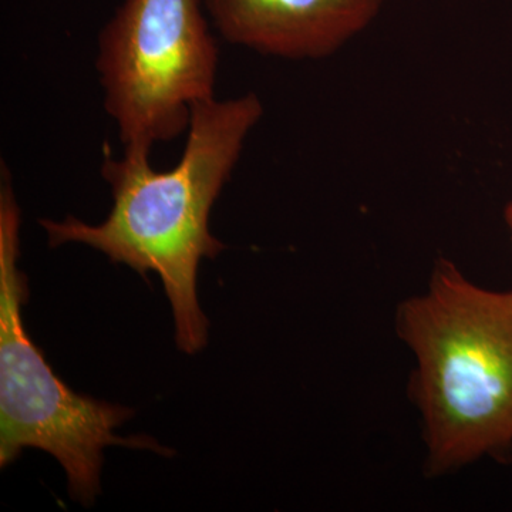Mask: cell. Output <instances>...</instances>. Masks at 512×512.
Here are the masks:
<instances>
[{"label":"cell","instance_id":"cell-1","mask_svg":"<svg viewBox=\"0 0 512 512\" xmlns=\"http://www.w3.org/2000/svg\"><path fill=\"white\" fill-rule=\"evenodd\" d=\"M262 116L264 104L255 93L197 104L171 170H154L147 156L104 157L101 177L113 195L106 221H39L50 247L83 244L143 278L156 272L173 308L177 348L188 355L205 348L210 325L198 303V268L225 248L211 234V210Z\"/></svg>","mask_w":512,"mask_h":512},{"label":"cell","instance_id":"cell-2","mask_svg":"<svg viewBox=\"0 0 512 512\" xmlns=\"http://www.w3.org/2000/svg\"><path fill=\"white\" fill-rule=\"evenodd\" d=\"M416 356L412 394L423 414L430 473L512 450V289L471 284L446 259L429 292L397 313Z\"/></svg>","mask_w":512,"mask_h":512},{"label":"cell","instance_id":"cell-3","mask_svg":"<svg viewBox=\"0 0 512 512\" xmlns=\"http://www.w3.org/2000/svg\"><path fill=\"white\" fill-rule=\"evenodd\" d=\"M22 212L6 164L0 175V467L25 448L56 458L73 500L90 507L100 494L103 450L126 446L171 456L151 437L113 433L133 417L130 407L73 392L53 372L26 330L22 308L29 301L28 276L19 268Z\"/></svg>","mask_w":512,"mask_h":512},{"label":"cell","instance_id":"cell-4","mask_svg":"<svg viewBox=\"0 0 512 512\" xmlns=\"http://www.w3.org/2000/svg\"><path fill=\"white\" fill-rule=\"evenodd\" d=\"M96 70L124 153L150 157L215 97L218 46L202 0H124L101 29Z\"/></svg>","mask_w":512,"mask_h":512},{"label":"cell","instance_id":"cell-5","mask_svg":"<svg viewBox=\"0 0 512 512\" xmlns=\"http://www.w3.org/2000/svg\"><path fill=\"white\" fill-rule=\"evenodd\" d=\"M383 0H202L231 45L286 60L335 55L372 25Z\"/></svg>","mask_w":512,"mask_h":512},{"label":"cell","instance_id":"cell-6","mask_svg":"<svg viewBox=\"0 0 512 512\" xmlns=\"http://www.w3.org/2000/svg\"><path fill=\"white\" fill-rule=\"evenodd\" d=\"M505 221H507L508 228H510L511 241H512V200L505 208Z\"/></svg>","mask_w":512,"mask_h":512}]
</instances>
